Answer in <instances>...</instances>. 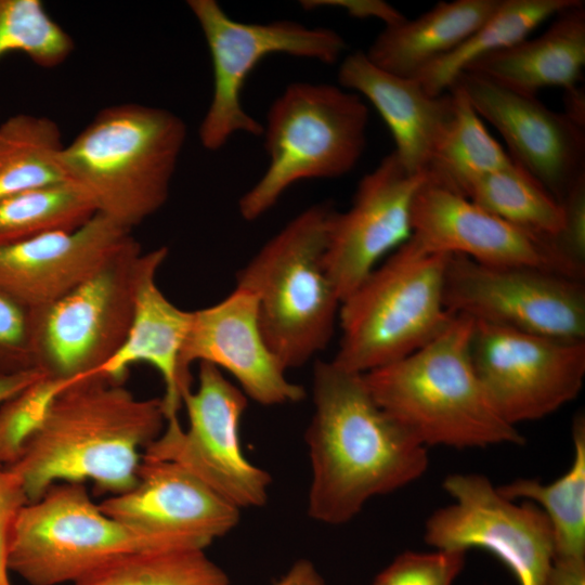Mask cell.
I'll return each mask as SVG.
<instances>
[{
	"instance_id": "cell-1",
	"label": "cell",
	"mask_w": 585,
	"mask_h": 585,
	"mask_svg": "<svg viewBox=\"0 0 585 585\" xmlns=\"http://www.w3.org/2000/svg\"><path fill=\"white\" fill-rule=\"evenodd\" d=\"M313 415L306 431L311 465L309 517L340 525L373 497L392 493L428 468L427 447L373 398L363 374L333 361L313 368Z\"/></svg>"
},
{
	"instance_id": "cell-2",
	"label": "cell",
	"mask_w": 585,
	"mask_h": 585,
	"mask_svg": "<svg viewBox=\"0 0 585 585\" xmlns=\"http://www.w3.org/2000/svg\"><path fill=\"white\" fill-rule=\"evenodd\" d=\"M166 425L161 398L139 399L101 374L74 378L48 405L42 420L9 468L29 502L52 484L90 480L99 494L118 495L136 483L141 450Z\"/></svg>"
},
{
	"instance_id": "cell-3",
	"label": "cell",
	"mask_w": 585,
	"mask_h": 585,
	"mask_svg": "<svg viewBox=\"0 0 585 585\" xmlns=\"http://www.w3.org/2000/svg\"><path fill=\"white\" fill-rule=\"evenodd\" d=\"M473 327L472 318L455 315L415 352L363 374L376 402L425 447L525 443L496 411L476 373Z\"/></svg>"
},
{
	"instance_id": "cell-4",
	"label": "cell",
	"mask_w": 585,
	"mask_h": 585,
	"mask_svg": "<svg viewBox=\"0 0 585 585\" xmlns=\"http://www.w3.org/2000/svg\"><path fill=\"white\" fill-rule=\"evenodd\" d=\"M185 140L171 110L123 103L100 110L64 145L60 165L96 213L132 230L167 202Z\"/></svg>"
},
{
	"instance_id": "cell-5",
	"label": "cell",
	"mask_w": 585,
	"mask_h": 585,
	"mask_svg": "<svg viewBox=\"0 0 585 585\" xmlns=\"http://www.w3.org/2000/svg\"><path fill=\"white\" fill-rule=\"evenodd\" d=\"M335 211L327 202L302 210L236 274L235 288L255 296L263 337L286 369L304 365L334 334L341 299L324 253Z\"/></svg>"
},
{
	"instance_id": "cell-6",
	"label": "cell",
	"mask_w": 585,
	"mask_h": 585,
	"mask_svg": "<svg viewBox=\"0 0 585 585\" xmlns=\"http://www.w3.org/2000/svg\"><path fill=\"white\" fill-rule=\"evenodd\" d=\"M368 108L340 86L296 81L269 107L262 138L268 167L238 200L246 221L271 210L294 184L349 173L366 145Z\"/></svg>"
},
{
	"instance_id": "cell-7",
	"label": "cell",
	"mask_w": 585,
	"mask_h": 585,
	"mask_svg": "<svg viewBox=\"0 0 585 585\" xmlns=\"http://www.w3.org/2000/svg\"><path fill=\"white\" fill-rule=\"evenodd\" d=\"M448 257L421 251L408 239L382 260L341 302V337L332 361L366 374L437 337L455 316L444 302Z\"/></svg>"
},
{
	"instance_id": "cell-8",
	"label": "cell",
	"mask_w": 585,
	"mask_h": 585,
	"mask_svg": "<svg viewBox=\"0 0 585 585\" xmlns=\"http://www.w3.org/2000/svg\"><path fill=\"white\" fill-rule=\"evenodd\" d=\"M141 551L168 550L104 514L82 482H57L18 512L6 563L30 585H57Z\"/></svg>"
},
{
	"instance_id": "cell-9",
	"label": "cell",
	"mask_w": 585,
	"mask_h": 585,
	"mask_svg": "<svg viewBox=\"0 0 585 585\" xmlns=\"http://www.w3.org/2000/svg\"><path fill=\"white\" fill-rule=\"evenodd\" d=\"M208 46L213 89L199 126L204 148L218 151L236 133L261 136L262 123L242 104L249 74L273 54L335 64L346 50L344 39L326 27H308L296 21L245 23L230 17L216 0H188Z\"/></svg>"
},
{
	"instance_id": "cell-10",
	"label": "cell",
	"mask_w": 585,
	"mask_h": 585,
	"mask_svg": "<svg viewBox=\"0 0 585 585\" xmlns=\"http://www.w3.org/2000/svg\"><path fill=\"white\" fill-rule=\"evenodd\" d=\"M188 426L178 415L166 418L159 437L142 456L185 468L240 510L266 504L271 476L244 454L239 426L247 396L212 364L202 362L196 390L182 394Z\"/></svg>"
},
{
	"instance_id": "cell-11",
	"label": "cell",
	"mask_w": 585,
	"mask_h": 585,
	"mask_svg": "<svg viewBox=\"0 0 585 585\" xmlns=\"http://www.w3.org/2000/svg\"><path fill=\"white\" fill-rule=\"evenodd\" d=\"M144 262L136 243L58 301L28 311L36 367L70 380L109 360L128 336Z\"/></svg>"
},
{
	"instance_id": "cell-12",
	"label": "cell",
	"mask_w": 585,
	"mask_h": 585,
	"mask_svg": "<svg viewBox=\"0 0 585 585\" xmlns=\"http://www.w3.org/2000/svg\"><path fill=\"white\" fill-rule=\"evenodd\" d=\"M444 302L454 315L562 340H585L583 281L450 255Z\"/></svg>"
},
{
	"instance_id": "cell-13",
	"label": "cell",
	"mask_w": 585,
	"mask_h": 585,
	"mask_svg": "<svg viewBox=\"0 0 585 585\" xmlns=\"http://www.w3.org/2000/svg\"><path fill=\"white\" fill-rule=\"evenodd\" d=\"M442 485L453 503L426 520V543L435 549H484L507 566L519 585H544L554 534L538 506L506 498L479 473H452Z\"/></svg>"
},
{
	"instance_id": "cell-14",
	"label": "cell",
	"mask_w": 585,
	"mask_h": 585,
	"mask_svg": "<svg viewBox=\"0 0 585 585\" xmlns=\"http://www.w3.org/2000/svg\"><path fill=\"white\" fill-rule=\"evenodd\" d=\"M471 359L494 407L516 427L573 401L585 378V340H562L484 322L474 321Z\"/></svg>"
},
{
	"instance_id": "cell-15",
	"label": "cell",
	"mask_w": 585,
	"mask_h": 585,
	"mask_svg": "<svg viewBox=\"0 0 585 585\" xmlns=\"http://www.w3.org/2000/svg\"><path fill=\"white\" fill-rule=\"evenodd\" d=\"M411 220L410 242L421 251L464 256L489 265L534 268L581 281L584 276V268L554 242L427 179L413 200Z\"/></svg>"
},
{
	"instance_id": "cell-16",
	"label": "cell",
	"mask_w": 585,
	"mask_h": 585,
	"mask_svg": "<svg viewBox=\"0 0 585 585\" xmlns=\"http://www.w3.org/2000/svg\"><path fill=\"white\" fill-rule=\"evenodd\" d=\"M425 182V173H412L391 152L360 180L351 206L335 211L324 264L341 302L411 238L412 205Z\"/></svg>"
},
{
	"instance_id": "cell-17",
	"label": "cell",
	"mask_w": 585,
	"mask_h": 585,
	"mask_svg": "<svg viewBox=\"0 0 585 585\" xmlns=\"http://www.w3.org/2000/svg\"><path fill=\"white\" fill-rule=\"evenodd\" d=\"M99 505L165 550L205 551L238 524L242 511L180 465L143 456L134 486Z\"/></svg>"
},
{
	"instance_id": "cell-18",
	"label": "cell",
	"mask_w": 585,
	"mask_h": 585,
	"mask_svg": "<svg viewBox=\"0 0 585 585\" xmlns=\"http://www.w3.org/2000/svg\"><path fill=\"white\" fill-rule=\"evenodd\" d=\"M454 83L461 87L481 119L502 134L514 162L558 202L562 204L585 180L583 125L550 109L537 96L511 91L472 73H461Z\"/></svg>"
},
{
	"instance_id": "cell-19",
	"label": "cell",
	"mask_w": 585,
	"mask_h": 585,
	"mask_svg": "<svg viewBox=\"0 0 585 585\" xmlns=\"http://www.w3.org/2000/svg\"><path fill=\"white\" fill-rule=\"evenodd\" d=\"M206 362L226 372L252 401L274 406L304 399V388L286 376V368L268 346L255 296L234 290L219 302L192 311L188 333L179 355L182 394L192 389L190 367Z\"/></svg>"
},
{
	"instance_id": "cell-20",
	"label": "cell",
	"mask_w": 585,
	"mask_h": 585,
	"mask_svg": "<svg viewBox=\"0 0 585 585\" xmlns=\"http://www.w3.org/2000/svg\"><path fill=\"white\" fill-rule=\"evenodd\" d=\"M138 242L100 213L80 227L0 246V292L27 311L44 309Z\"/></svg>"
},
{
	"instance_id": "cell-21",
	"label": "cell",
	"mask_w": 585,
	"mask_h": 585,
	"mask_svg": "<svg viewBox=\"0 0 585 585\" xmlns=\"http://www.w3.org/2000/svg\"><path fill=\"white\" fill-rule=\"evenodd\" d=\"M343 89L366 99L389 128L394 154L412 173H424L433 144L452 109V95H430L415 78L391 74L364 51L346 55L338 68Z\"/></svg>"
},
{
	"instance_id": "cell-22",
	"label": "cell",
	"mask_w": 585,
	"mask_h": 585,
	"mask_svg": "<svg viewBox=\"0 0 585 585\" xmlns=\"http://www.w3.org/2000/svg\"><path fill=\"white\" fill-rule=\"evenodd\" d=\"M167 255V247L145 252L128 336L118 351L91 373L125 382L131 365H152L164 380L165 394L161 399L166 418L178 415L182 406L179 355L192 321V311L174 306L156 283L157 272Z\"/></svg>"
},
{
	"instance_id": "cell-23",
	"label": "cell",
	"mask_w": 585,
	"mask_h": 585,
	"mask_svg": "<svg viewBox=\"0 0 585 585\" xmlns=\"http://www.w3.org/2000/svg\"><path fill=\"white\" fill-rule=\"evenodd\" d=\"M585 66V5L577 0L560 11L540 36L482 56L463 72L511 91L537 96L547 87L578 89Z\"/></svg>"
},
{
	"instance_id": "cell-24",
	"label": "cell",
	"mask_w": 585,
	"mask_h": 585,
	"mask_svg": "<svg viewBox=\"0 0 585 585\" xmlns=\"http://www.w3.org/2000/svg\"><path fill=\"white\" fill-rule=\"evenodd\" d=\"M498 3L499 0L441 1L414 20L405 17L385 26L365 54L378 67L413 78L459 46Z\"/></svg>"
},
{
	"instance_id": "cell-25",
	"label": "cell",
	"mask_w": 585,
	"mask_h": 585,
	"mask_svg": "<svg viewBox=\"0 0 585 585\" xmlns=\"http://www.w3.org/2000/svg\"><path fill=\"white\" fill-rule=\"evenodd\" d=\"M452 109L424 169L427 182L466 195L482 176L514 164L490 134L458 83L448 89Z\"/></svg>"
},
{
	"instance_id": "cell-26",
	"label": "cell",
	"mask_w": 585,
	"mask_h": 585,
	"mask_svg": "<svg viewBox=\"0 0 585 585\" xmlns=\"http://www.w3.org/2000/svg\"><path fill=\"white\" fill-rule=\"evenodd\" d=\"M577 0H499L494 12L459 46L415 77L430 95H441L476 60L510 47Z\"/></svg>"
},
{
	"instance_id": "cell-27",
	"label": "cell",
	"mask_w": 585,
	"mask_h": 585,
	"mask_svg": "<svg viewBox=\"0 0 585 585\" xmlns=\"http://www.w3.org/2000/svg\"><path fill=\"white\" fill-rule=\"evenodd\" d=\"M573 459L557 480L542 483L519 478L497 486L511 500L531 502L538 506L552 529V560L585 559V417L577 414L572 424Z\"/></svg>"
},
{
	"instance_id": "cell-28",
	"label": "cell",
	"mask_w": 585,
	"mask_h": 585,
	"mask_svg": "<svg viewBox=\"0 0 585 585\" xmlns=\"http://www.w3.org/2000/svg\"><path fill=\"white\" fill-rule=\"evenodd\" d=\"M57 123L46 116L18 114L0 125V200L27 190L66 182Z\"/></svg>"
},
{
	"instance_id": "cell-29",
	"label": "cell",
	"mask_w": 585,
	"mask_h": 585,
	"mask_svg": "<svg viewBox=\"0 0 585 585\" xmlns=\"http://www.w3.org/2000/svg\"><path fill=\"white\" fill-rule=\"evenodd\" d=\"M465 197L505 221L556 242L564 227V208L515 162L476 180Z\"/></svg>"
},
{
	"instance_id": "cell-30",
	"label": "cell",
	"mask_w": 585,
	"mask_h": 585,
	"mask_svg": "<svg viewBox=\"0 0 585 585\" xmlns=\"http://www.w3.org/2000/svg\"><path fill=\"white\" fill-rule=\"evenodd\" d=\"M96 211L69 182L40 186L0 200V246L80 227Z\"/></svg>"
},
{
	"instance_id": "cell-31",
	"label": "cell",
	"mask_w": 585,
	"mask_h": 585,
	"mask_svg": "<svg viewBox=\"0 0 585 585\" xmlns=\"http://www.w3.org/2000/svg\"><path fill=\"white\" fill-rule=\"evenodd\" d=\"M74 585H230L204 550L131 552L88 572Z\"/></svg>"
},
{
	"instance_id": "cell-32",
	"label": "cell",
	"mask_w": 585,
	"mask_h": 585,
	"mask_svg": "<svg viewBox=\"0 0 585 585\" xmlns=\"http://www.w3.org/2000/svg\"><path fill=\"white\" fill-rule=\"evenodd\" d=\"M14 51L51 68L67 60L74 41L40 0H0V57Z\"/></svg>"
},
{
	"instance_id": "cell-33",
	"label": "cell",
	"mask_w": 585,
	"mask_h": 585,
	"mask_svg": "<svg viewBox=\"0 0 585 585\" xmlns=\"http://www.w3.org/2000/svg\"><path fill=\"white\" fill-rule=\"evenodd\" d=\"M68 382L47 375L0 405V465L18 458L49 403Z\"/></svg>"
},
{
	"instance_id": "cell-34",
	"label": "cell",
	"mask_w": 585,
	"mask_h": 585,
	"mask_svg": "<svg viewBox=\"0 0 585 585\" xmlns=\"http://www.w3.org/2000/svg\"><path fill=\"white\" fill-rule=\"evenodd\" d=\"M466 552L437 549L405 551L375 578L376 585H453L465 564Z\"/></svg>"
},
{
	"instance_id": "cell-35",
	"label": "cell",
	"mask_w": 585,
	"mask_h": 585,
	"mask_svg": "<svg viewBox=\"0 0 585 585\" xmlns=\"http://www.w3.org/2000/svg\"><path fill=\"white\" fill-rule=\"evenodd\" d=\"M32 368L37 367L29 312L0 292V375Z\"/></svg>"
},
{
	"instance_id": "cell-36",
	"label": "cell",
	"mask_w": 585,
	"mask_h": 585,
	"mask_svg": "<svg viewBox=\"0 0 585 585\" xmlns=\"http://www.w3.org/2000/svg\"><path fill=\"white\" fill-rule=\"evenodd\" d=\"M28 502L17 476L0 465V585H11L6 563L9 540L18 512Z\"/></svg>"
},
{
	"instance_id": "cell-37",
	"label": "cell",
	"mask_w": 585,
	"mask_h": 585,
	"mask_svg": "<svg viewBox=\"0 0 585 585\" xmlns=\"http://www.w3.org/2000/svg\"><path fill=\"white\" fill-rule=\"evenodd\" d=\"M562 205L564 227L555 244L567 258L585 269V180L568 193Z\"/></svg>"
},
{
	"instance_id": "cell-38",
	"label": "cell",
	"mask_w": 585,
	"mask_h": 585,
	"mask_svg": "<svg viewBox=\"0 0 585 585\" xmlns=\"http://www.w3.org/2000/svg\"><path fill=\"white\" fill-rule=\"evenodd\" d=\"M302 5L308 9L322 5L337 6L347 10L354 17H377L385 23V26L405 18L395 8L380 0L307 1L302 2Z\"/></svg>"
},
{
	"instance_id": "cell-39",
	"label": "cell",
	"mask_w": 585,
	"mask_h": 585,
	"mask_svg": "<svg viewBox=\"0 0 585 585\" xmlns=\"http://www.w3.org/2000/svg\"><path fill=\"white\" fill-rule=\"evenodd\" d=\"M544 585H585V559L552 560Z\"/></svg>"
},
{
	"instance_id": "cell-40",
	"label": "cell",
	"mask_w": 585,
	"mask_h": 585,
	"mask_svg": "<svg viewBox=\"0 0 585 585\" xmlns=\"http://www.w3.org/2000/svg\"><path fill=\"white\" fill-rule=\"evenodd\" d=\"M273 585H326V583L310 560L299 559Z\"/></svg>"
},
{
	"instance_id": "cell-41",
	"label": "cell",
	"mask_w": 585,
	"mask_h": 585,
	"mask_svg": "<svg viewBox=\"0 0 585 585\" xmlns=\"http://www.w3.org/2000/svg\"><path fill=\"white\" fill-rule=\"evenodd\" d=\"M48 374L39 368L0 375V405Z\"/></svg>"
},
{
	"instance_id": "cell-42",
	"label": "cell",
	"mask_w": 585,
	"mask_h": 585,
	"mask_svg": "<svg viewBox=\"0 0 585 585\" xmlns=\"http://www.w3.org/2000/svg\"><path fill=\"white\" fill-rule=\"evenodd\" d=\"M373 585H376V584L373 583Z\"/></svg>"
}]
</instances>
